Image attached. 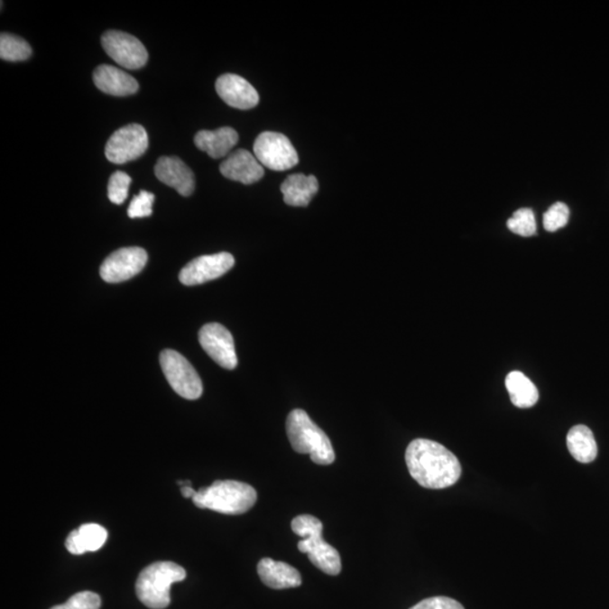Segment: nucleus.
I'll use <instances>...</instances> for the list:
<instances>
[{"label":"nucleus","instance_id":"obj_11","mask_svg":"<svg viewBox=\"0 0 609 609\" xmlns=\"http://www.w3.org/2000/svg\"><path fill=\"white\" fill-rule=\"evenodd\" d=\"M200 345L217 364L225 369L237 367L238 359L232 334L218 323L206 324L198 332Z\"/></svg>","mask_w":609,"mask_h":609},{"label":"nucleus","instance_id":"obj_26","mask_svg":"<svg viewBox=\"0 0 609 609\" xmlns=\"http://www.w3.org/2000/svg\"><path fill=\"white\" fill-rule=\"evenodd\" d=\"M570 210L566 203L557 202L545 212L543 217L544 228L548 232H557L567 224Z\"/></svg>","mask_w":609,"mask_h":609},{"label":"nucleus","instance_id":"obj_9","mask_svg":"<svg viewBox=\"0 0 609 609\" xmlns=\"http://www.w3.org/2000/svg\"><path fill=\"white\" fill-rule=\"evenodd\" d=\"M102 47L117 65L126 69H139L148 61L144 45L135 36L125 32H106L102 36Z\"/></svg>","mask_w":609,"mask_h":609},{"label":"nucleus","instance_id":"obj_8","mask_svg":"<svg viewBox=\"0 0 609 609\" xmlns=\"http://www.w3.org/2000/svg\"><path fill=\"white\" fill-rule=\"evenodd\" d=\"M148 144L146 129L137 124L128 125L116 130L108 139L106 155L113 164H125L143 156Z\"/></svg>","mask_w":609,"mask_h":609},{"label":"nucleus","instance_id":"obj_18","mask_svg":"<svg viewBox=\"0 0 609 609\" xmlns=\"http://www.w3.org/2000/svg\"><path fill=\"white\" fill-rule=\"evenodd\" d=\"M237 143L238 134L229 126L215 131L201 130L194 137L196 146L215 160L227 156Z\"/></svg>","mask_w":609,"mask_h":609},{"label":"nucleus","instance_id":"obj_5","mask_svg":"<svg viewBox=\"0 0 609 609\" xmlns=\"http://www.w3.org/2000/svg\"><path fill=\"white\" fill-rule=\"evenodd\" d=\"M187 572L174 562H156L144 567L135 584L140 602L152 609H164L170 606L171 586L183 581Z\"/></svg>","mask_w":609,"mask_h":609},{"label":"nucleus","instance_id":"obj_23","mask_svg":"<svg viewBox=\"0 0 609 609\" xmlns=\"http://www.w3.org/2000/svg\"><path fill=\"white\" fill-rule=\"evenodd\" d=\"M32 49L25 40L16 35H0V57L6 61H24L31 57Z\"/></svg>","mask_w":609,"mask_h":609},{"label":"nucleus","instance_id":"obj_22","mask_svg":"<svg viewBox=\"0 0 609 609\" xmlns=\"http://www.w3.org/2000/svg\"><path fill=\"white\" fill-rule=\"evenodd\" d=\"M505 387L512 403L517 408H531L539 401V390L530 378L521 372H512L505 378Z\"/></svg>","mask_w":609,"mask_h":609},{"label":"nucleus","instance_id":"obj_13","mask_svg":"<svg viewBox=\"0 0 609 609\" xmlns=\"http://www.w3.org/2000/svg\"><path fill=\"white\" fill-rule=\"evenodd\" d=\"M216 90L226 104L239 110H250L260 102L256 89L238 75L220 76L216 81Z\"/></svg>","mask_w":609,"mask_h":609},{"label":"nucleus","instance_id":"obj_19","mask_svg":"<svg viewBox=\"0 0 609 609\" xmlns=\"http://www.w3.org/2000/svg\"><path fill=\"white\" fill-rule=\"evenodd\" d=\"M107 540L106 528L97 523H85L78 530L72 531L66 540V548L71 554L81 555L97 552Z\"/></svg>","mask_w":609,"mask_h":609},{"label":"nucleus","instance_id":"obj_6","mask_svg":"<svg viewBox=\"0 0 609 609\" xmlns=\"http://www.w3.org/2000/svg\"><path fill=\"white\" fill-rule=\"evenodd\" d=\"M161 365L167 382L176 394L187 400H198L202 395L203 385L196 369L179 352L166 349L161 354Z\"/></svg>","mask_w":609,"mask_h":609},{"label":"nucleus","instance_id":"obj_30","mask_svg":"<svg viewBox=\"0 0 609 609\" xmlns=\"http://www.w3.org/2000/svg\"><path fill=\"white\" fill-rule=\"evenodd\" d=\"M180 494L187 499H193V496L196 495L197 491L193 489L191 485H183L180 486Z\"/></svg>","mask_w":609,"mask_h":609},{"label":"nucleus","instance_id":"obj_17","mask_svg":"<svg viewBox=\"0 0 609 609\" xmlns=\"http://www.w3.org/2000/svg\"><path fill=\"white\" fill-rule=\"evenodd\" d=\"M257 573L262 582L272 589L296 588L301 585V576L297 568L270 558L261 559Z\"/></svg>","mask_w":609,"mask_h":609},{"label":"nucleus","instance_id":"obj_21","mask_svg":"<svg viewBox=\"0 0 609 609\" xmlns=\"http://www.w3.org/2000/svg\"><path fill=\"white\" fill-rule=\"evenodd\" d=\"M567 446L572 457L580 463L594 462L598 454L597 442L594 433L584 424L570 429L567 436Z\"/></svg>","mask_w":609,"mask_h":609},{"label":"nucleus","instance_id":"obj_24","mask_svg":"<svg viewBox=\"0 0 609 609\" xmlns=\"http://www.w3.org/2000/svg\"><path fill=\"white\" fill-rule=\"evenodd\" d=\"M507 226L513 234H517L519 236H534L536 234L534 212L528 208H521V209L513 212L512 218L508 219Z\"/></svg>","mask_w":609,"mask_h":609},{"label":"nucleus","instance_id":"obj_7","mask_svg":"<svg viewBox=\"0 0 609 609\" xmlns=\"http://www.w3.org/2000/svg\"><path fill=\"white\" fill-rule=\"evenodd\" d=\"M254 155L262 166L272 171H286L298 164V153L286 135L278 133L261 134L254 143Z\"/></svg>","mask_w":609,"mask_h":609},{"label":"nucleus","instance_id":"obj_16","mask_svg":"<svg viewBox=\"0 0 609 609\" xmlns=\"http://www.w3.org/2000/svg\"><path fill=\"white\" fill-rule=\"evenodd\" d=\"M95 86L103 93L113 97H128L138 92V81L120 68L101 65L94 70Z\"/></svg>","mask_w":609,"mask_h":609},{"label":"nucleus","instance_id":"obj_1","mask_svg":"<svg viewBox=\"0 0 609 609\" xmlns=\"http://www.w3.org/2000/svg\"><path fill=\"white\" fill-rule=\"evenodd\" d=\"M405 462L411 476L426 489H446L462 475L457 457L445 446L429 439H415L408 446Z\"/></svg>","mask_w":609,"mask_h":609},{"label":"nucleus","instance_id":"obj_28","mask_svg":"<svg viewBox=\"0 0 609 609\" xmlns=\"http://www.w3.org/2000/svg\"><path fill=\"white\" fill-rule=\"evenodd\" d=\"M153 200H155V196L152 193L143 191V189L140 191L128 208L130 218H144V217L152 216Z\"/></svg>","mask_w":609,"mask_h":609},{"label":"nucleus","instance_id":"obj_12","mask_svg":"<svg viewBox=\"0 0 609 609\" xmlns=\"http://www.w3.org/2000/svg\"><path fill=\"white\" fill-rule=\"evenodd\" d=\"M234 264V256L227 252L198 256L180 270V281L185 286H198L220 278L221 275L227 273Z\"/></svg>","mask_w":609,"mask_h":609},{"label":"nucleus","instance_id":"obj_15","mask_svg":"<svg viewBox=\"0 0 609 609\" xmlns=\"http://www.w3.org/2000/svg\"><path fill=\"white\" fill-rule=\"evenodd\" d=\"M155 174L161 182L175 189L180 196H191L196 188L193 171L178 157H161L155 166Z\"/></svg>","mask_w":609,"mask_h":609},{"label":"nucleus","instance_id":"obj_10","mask_svg":"<svg viewBox=\"0 0 609 609\" xmlns=\"http://www.w3.org/2000/svg\"><path fill=\"white\" fill-rule=\"evenodd\" d=\"M147 261V252L142 247L120 248L103 262L99 274L108 283L124 282L142 272Z\"/></svg>","mask_w":609,"mask_h":609},{"label":"nucleus","instance_id":"obj_25","mask_svg":"<svg viewBox=\"0 0 609 609\" xmlns=\"http://www.w3.org/2000/svg\"><path fill=\"white\" fill-rule=\"evenodd\" d=\"M131 178L122 171H116L111 175L107 185V196L115 205H122L128 198Z\"/></svg>","mask_w":609,"mask_h":609},{"label":"nucleus","instance_id":"obj_4","mask_svg":"<svg viewBox=\"0 0 609 609\" xmlns=\"http://www.w3.org/2000/svg\"><path fill=\"white\" fill-rule=\"evenodd\" d=\"M291 530L302 537L298 549L309 555V561L328 576L340 575L342 563L340 553L323 540V523L311 514H300L291 521Z\"/></svg>","mask_w":609,"mask_h":609},{"label":"nucleus","instance_id":"obj_3","mask_svg":"<svg viewBox=\"0 0 609 609\" xmlns=\"http://www.w3.org/2000/svg\"><path fill=\"white\" fill-rule=\"evenodd\" d=\"M257 500L254 487L239 481H216L202 487L193 496L198 508L224 514H242L253 508Z\"/></svg>","mask_w":609,"mask_h":609},{"label":"nucleus","instance_id":"obj_2","mask_svg":"<svg viewBox=\"0 0 609 609\" xmlns=\"http://www.w3.org/2000/svg\"><path fill=\"white\" fill-rule=\"evenodd\" d=\"M287 435L293 450L309 454L318 465H331L336 460L331 440L304 410L291 411L287 418Z\"/></svg>","mask_w":609,"mask_h":609},{"label":"nucleus","instance_id":"obj_27","mask_svg":"<svg viewBox=\"0 0 609 609\" xmlns=\"http://www.w3.org/2000/svg\"><path fill=\"white\" fill-rule=\"evenodd\" d=\"M101 604V598L97 594L92 591H81L68 599L67 603L58 604L51 609H99Z\"/></svg>","mask_w":609,"mask_h":609},{"label":"nucleus","instance_id":"obj_14","mask_svg":"<svg viewBox=\"0 0 609 609\" xmlns=\"http://www.w3.org/2000/svg\"><path fill=\"white\" fill-rule=\"evenodd\" d=\"M220 173L232 180H237L243 184H253L263 178L264 170L257 158L246 149L230 153L221 162Z\"/></svg>","mask_w":609,"mask_h":609},{"label":"nucleus","instance_id":"obj_20","mask_svg":"<svg viewBox=\"0 0 609 609\" xmlns=\"http://www.w3.org/2000/svg\"><path fill=\"white\" fill-rule=\"evenodd\" d=\"M318 191V180L313 175L293 174L281 185L283 201L291 207H307Z\"/></svg>","mask_w":609,"mask_h":609},{"label":"nucleus","instance_id":"obj_29","mask_svg":"<svg viewBox=\"0 0 609 609\" xmlns=\"http://www.w3.org/2000/svg\"><path fill=\"white\" fill-rule=\"evenodd\" d=\"M410 609H465L463 604L458 603L457 600L451 599L449 597H444V595H437V597H431L422 600V602L414 604L412 608Z\"/></svg>","mask_w":609,"mask_h":609}]
</instances>
